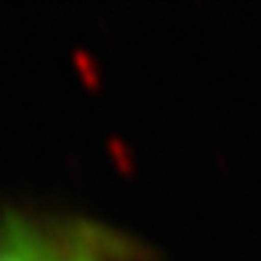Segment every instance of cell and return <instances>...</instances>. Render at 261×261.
<instances>
[{"instance_id":"1","label":"cell","mask_w":261,"mask_h":261,"mask_svg":"<svg viewBox=\"0 0 261 261\" xmlns=\"http://www.w3.org/2000/svg\"><path fill=\"white\" fill-rule=\"evenodd\" d=\"M0 261H163V251L104 213L8 200L0 205Z\"/></svg>"}]
</instances>
